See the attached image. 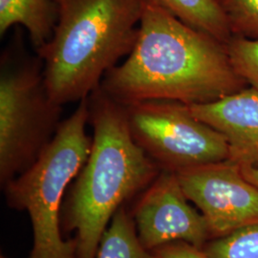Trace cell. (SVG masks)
Here are the masks:
<instances>
[{
    "instance_id": "52a82bcc",
    "label": "cell",
    "mask_w": 258,
    "mask_h": 258,
    "mask_svg": "<svg viewBox=\"0 0 258 258\" xmlns=\"http://www.w3.org/2000/svg\"><path fill=\"white\" fill-rule=\"evenodd\" d=\"M175 173L214 237L258 224V187L244 177L237 164L226 160Z\"/></svg>"
},
{
    "instance_id": "4fadbf2b",
    "label": "cell",
    "mask_w": 258,
    "mask_h": 258,
    "mask_svg": "<svg viewBox=\"0 0 258 258\" xmlns=\"http://www.w3.org/2000/svg\"><path fill=\"white\" fill-rule=\"evenodd\" d=\"M203 250L210 258H258V224L215 237Z\"/></svg>"
},
{
    "instance_id": "277c9868",
    "label": "cell",
    "mask_w": 258,
    "mask_h": 258,
    "mask_svg": "<svg viewBox=\"0 0 258 258\" xmlns=\"http://www.w3.org/2000/svg\"><path fill=\"white\" fill-rule=\"evenodd\" d=\"M90 111L83 99L35 163L4 186L10 208L27 212L33 228V248L27 258H77V240L62 238L60 214L65 191L86 163L92 137L86 133Z\"/></svg>"
},
{
    "instance_id": "2e32d148",
    "label": "cell",
    "mask_w": 258,
    "mask_h": 258,
    "mask_svg": "<svg viewBox=\"0 0 258 258\" xmlns=\"http://www.w3.org/2000/svg\"><path fill=\"white\" fill-rule=\"evenodd\" d=\"M154 258H210L203 249L184 241L168 243L151 251Z\"/></svg>"
},
{
    "instance_id": "9a60e30c",
    "label": "cell",
    "mask_w": 258,
    "mask_h": 258,
    "mask_svg": "<svg viewBox=\"0 0 258 258\" xmlns=\"http://www.w3.org/2000/svg\"><path fill=\"white\" fill-rule=\"evenodd\" d=\"M226 48L234 70L258 91V39L232 37Z\"/></svg>"
},
{
    "instance_id": "8992f818",
    "label": "cell",
    "mask_w": 258,
    "mask_h": 258,
    "mask_svg": "<svg viewBox=\"0 0 258 258\" xmlns=\"http://www.w3.org/2000/svg\"><path fill=\"white\" fill-rule=\"evenodd\" d=\"M134 141L162 169L184 168L229 160L226 138L197 119L188 104L154 100L125 105Z\"/></svg>"
},
{
    "instance_id": "e0dca14e",
    "label": "cell",
    "mask_w": 258,
    "mask_h": 258,
    "mask_svg": "<svg viewBox=\"0 0 258 258\" xmlns=\"http://www.w3.org/2000/svg\"><path fill=\"white\" fill-rule=\"evenodd\" d=\"M241 171L248 181L258 187V166H242Z\"/></svg>"
},
{
    "instance_id": "ba28073f",
    "label": "cell",
    "mask_w": 258,
    "mask_h": 258,
    "mask_svg": "<svg viewBox=\"0 0 258 258\" xmlns=\"http://www.w3.org/2000/svg\"><path fill=\"white\" fill-rule=\"evenodd\" d=\"M188 202L175 172L163 169L141 194L133 210L142 245L152 251L184 241L203 249L212 233L203 214Z\"/></svg>"
},
{
    "instance_id": "ac0fdd59",
    "label": "cell",
    "mask_w": 258,
    "mask_h": 258,
    "mask_svg": "<svg viewBox=\"0 0 258 258\" xmlns=\"http://www.w3.org/2000/svg\"><path fill=\"white\" fill-rule=\"evenodd\" d=\"M0 258H8V257H6V256H1V257Z\"/></svg>"
},
{
    "instance_id": "6da1fadb",
    "label": "cell",
    "mask_w": 258,
    "mask_h": 258,
    "mask_svg": "<svg viewBox=\"0 0 258 258\" xmlns=\"http://www.w3.org/2000/svg\"><path fill=\"white\" fill-rule=\"evenodd\" d=\"M226 44L144 0L136 43L104 76L101 89L122 105L154 100L214 102L248 87Z\"/></svg>"
},
{
    "instance_id": "5bb4252c",
    "label": "cell",
    "mask_w": 258,
    "mask_h": 258,
    "mask_svg": "<svg viewBox=\"0 0 258 258\" xmlns=\"http://www.w3.org/2000/svg\"><path fill=\"white\" fill-rule=\"evenodd\" d=\"M232 37L258 39V0H216Z\"/></svg>"
},
{
    "instance_id": "7c38bea8",
    "label": "cell",
    "mask_w": 258,
    "mask_h": 258,
    "mask_svg": "<svg viewBox=\"0 0 258 258\" xmlns=\"http://www.w3.org/2000/svg\"><path fill=\"white\" fill-rule=\"evenodd\" d=\"M96 258H154V255L142 245L133 217L120 207L102 234Z\"/></svg>"
},
{
    "instance_id": "30bf717a",
    "label": "cell",
    "mask_w": 258,
    "mask_h": 258,
    "mask_svg": "<svg viewBox=\"0 0 258 258\" xmlns=\"http://www.w3.org/2000/svg\"><path fill=\"white\" fill-rule=\"evenodd\" d=\"M56 20L54 0H0V36L11 28L24 27L36 51L51 38Z\"/></svg>"
},
{
    "instance_id": "7a4b0ae2",
    "label": "cell",
    "mask_w": 258,
    "mask_h": 258,
    "mask_svg": "<svg viewBox=\"0 0 258 258\" xmlns=\"http://www.w3.org/2000/svg\"><path fill=\"white\" fill-rule=\"evenodd\" d=\"M88 102L92 148L71 184L60 220L65 231L76 232L77 258H96L113 215L163 170L134 141L124 105L101 87L89 95Z\"/></svg>"
},
{
    "instance_id": "8fae6325",
    "label": "cell",
    "mask_w": 258,
    "mask_h": 258,
    "mask_svg": "<svg viewBox=\"0 0 258 258\" xmlns=\"http://www.w3.org/2000/svg\"><path fill=\"white\" fill-rule=\"evenodd\" d=\"M185 24L227 44L231 30L216 0H153Z\"/></svg>"
},
{
    "instance_id": "3957f363",
    "label": "cell",
    "mask_w": 258,
    "mask_h": 258,
    "mask_svg": "<svg viewBox=\"0 0 258 258\" xmlns=\"http://www.w3.org/2000/svg\"><path fill=\"white\" fill-rule=\"evenodd\" d=\"M57 20L37 50L47 90L59 105L81 102L128 55L138 37L144 0H54Z\"/></svg>"
},
{
    "instance_id": "5b68a950",
    "label": "cell",
    "mask_w": 258,
    "mask_h": 258,
    "mask_svg": "<svg viewBox=\"0 0 258 258\" xmlns=\"http://www.w3.org/2000/svg\"><path fill=\"white\" fill-rule=\"evenodd\" d=\"M61 113L47 90L42 60L25 50L17 28L0 62L1 186L35 163L55 136Z\"/></svg>"
},
{
    "instance_id": "9c48e42d",
    "label": "cell",
    "mask_w": 258,
    "mask_h": 258,
    "mask_svg": "<svg viewBox=\"0 0 258 258\" xmlns=\"http://www.w3.org/2000/svg\"><path fill=\"white\" fill-rule=\"evenodd\" d=\"M189 107L197 119L226 138L230 161L241 167L258 164V91L248 86L220 100Z\"/></svg>"
}]
</instances>
